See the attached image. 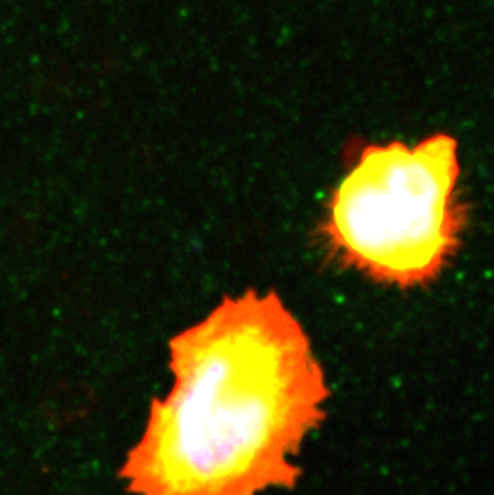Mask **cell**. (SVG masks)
<instances>
[{"mask_svg": "<svg viewBox=\"0 0 494 495\" xmlns=\"http://www.w3.org/2000/svg\"><path fill=\"white\" fill-rule=\"evenodd\" d=\"M172 386L154 399L119 478L132 495H260L291 489L324 419L326 380L275 292L228 297L169 342Z\"/></svg>", "mask_w": 494, "mask_h": 495, "instance_id": "1", "label": "cell"}, {"mask_svg": "<svg viewBox=\"0 0 494 495\" xmlns=\"http://www.w3.org/2000/svg\"><path fill=\"white\" fill-rule=\"evenodd\" d=\"M458 145L437 135L363 149L331 195L323 239L344 265L414 287L435 280L460 243Z\"/></svg>", "mask_w": 494, "mask_h": 495, "instance_id": "2", "label": "cell"}]
</instances>
